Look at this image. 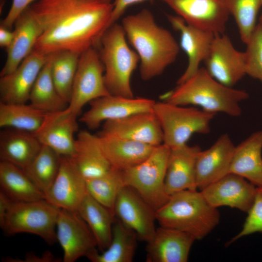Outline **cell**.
Here are the masks:
<instances>
[{"mask_svg":"<svg viewBox=\"0 0 262 262\" xmlns=\"http://www.w3.org/2000/svg\"><path fill=\"white\" fill-rule=\"evenodd\" d=\"M29 7L42 29L34 49L48 55L63 50L81 54L98 46L113 5L103 0H38Z\"/></svg>","mask_w":262,"mask_h":262,"instance_id":"cell-1","label":"cell"},{"mask_svg":"<svg viewBox=\"0 0 262 262\" xmlns=\"http://www.w3.org/2000/svg\"><path fill=\"white\" fill-rule=\"evenodd\" d=\"M121 25L127 39L139 57L143 80L159 76L176 60L179 45L168 30L157 24L149 10L144 9L126 16Z\"/></svg>","mask_w":262,"mask_h":262,"instance_id":"cell-2","label":"cell"},{"mask_svg":"<svg viewBox=\"0 0 262 262\" xmlns=\"http://www.w3.org/2000/svg\"><path fill=\"white\" fill-rule=\"evenodd\" d=\"M249 97L245 90L229 87L212 77L204 67L170 91L164 101L182 106L193 105L207 112L241 115V102Z\"/></svg>","mask_w":262,"mask_h":262,"instance_id":"cell-3","label":"cell"},{"mask_svg":"<svg viewBox=\"0 0 262 262\" xmlns=\"http://www.w3.org/2000/svg\"><path fill=\"white\" fill-rule=\"evenodd\" d=\"M155 214L160 226L186 232L196 240L207 236L220 221L217 208L197 190H183L171 195Z\"/></svg>","mask_w":262,"mask_h":262,"instance_id":"cell-4","label":"cell"},{"mask_svg":"<svg viewBox=\"0 0 262 262\" xmlns=\"http://www.w3.org/2000/svg\"><path fill=\"white\" fill-rule=\"evenodd\" d=\"M99 45V54L104 67V82L109 93L134 97L131 77L140 59L137 52L129 47L122 25L116 22L106 30Z\"/></svg>","mask_w":262,"mask_h":262,"instance_id":"cell-5","label":"cell"},{"mask_svg":"<svg viewBox=\"0 0 262 262\" xmlns=\"http://www.w3.org/2000/svg\"><path fill=\"white\" fill-rule=\"evenodd\" d=\"M153 111L162 128L163 144L170 148L187 144L195 133H208L211 123L216 115L200 108L165 101L156 102Z\"/></svg>","mask_w":262,"mask_h":262,"instance_id":"cell-6","label":"cell"},{"mask_svg":"<svg viewBox=\"0 0 262 262\" xmlns=\"http://www.w3.org/2000/svg\"><path fill=\"white\" fill-rule=\"evenodd\" d=\"M170 150V148L164 144L156 146L143 162L122 171L126 186L135 190L155 211L170 197L165 186Z\"/></svg>","mask_w":262,"mask_h":262,"instance_id":"cell-7","label":"cell"},{"mask_svg":"<svg viewBox=\"0 0 262 262\" xmlns=\"http://www.w3.org/2000/svg\"><path fill=\"white\" fill-rule=\"evenodd\" d=\"M60 210L45 199L13 201L1 229L9 235L35 234L52 245L57 241L56 223Z\"/></svg>","mask_w":262,"mask_h":262,"instance_id":"cell-8","label":"cell"},{"mask_svg":"<svg viewBox=\"0 0 262 262\" xmlns=\"http://www.w3.org/2000/svg\"><path fill=\"white\" fill-rule=\"evenodd\" d=\"M104 67L95 47L80 55L68 107L78 116L82 107L91 101L111 95L105 85Z\"/></svg>","mask_w":262,"mask_h":262,"instance_id":"cell-9","label":"cell"},{"mask_svg":"<svg viewBox=\"0 0 262 262\" xmlns=\"http://www.w3.org/2000/svg\"><path fill=\"white\" fill-rule=\"evenodd\" d=\"M56 238L64 252V262L89 258L97 250L96 240L87 224L76 211L60 209Z\"/></svg>","mask_w":262,"mask_h":262,"instance_id":"cell-10","label":"cell"},{"mask_svg":"<svg viewBox=\"0 0 262 262\" xmlns=\"http://www.w3.org/2000/svg\"><path fill=\"white\" fill-rule=\"evenodd\" d=\"M203 62L208 73L227 86L233 87L246 75L245 52L237 50L224 33L215 35Z\"/></svg>","mask_w":262,"mask_h":262,"instance_id":"cell-11","label":"cell"},{"mask_svg":"<svg viewBox=\"0 0 262 262\" xmlns=\"http://www.w3.org/2000/svg\"><path fill=\"white\" fill-rule=\"evenodd\" d=\"M115 216L133 230L140 240L147 243L153 237L156 211L133 189L124 186L115 201Z\"/></svg>","mask_w":262,"mask_h":262,"instance_id":"cell-12","label":"cell"},{"mask_svg":"<svg viewBox=\"0 0 262 262\" xmlns=\"http://www.w3.org/2000/svg\"><path fill=\"white\" fill-rule=\"evenodd\" d=\"M188 24L223 34L230 15L222 0H159Z\"/></svg>","mask_w":262,"mask_h":262,"instance_id":"cell-13","label":"cell"},{"mask_svg":"<svg viewBox=\"0 0 262 262\" xmlns=\"http://www.w3.org/2000/svg\"><path fill=\"white\" fill-rule=\"evenodd\" d=\"M156 101L146 98H129L110 95L90 102V108L80 118L90 130L103 122L122 118L131 115L153 111Z\"/></svg>","mask_w":262,"mask_h":262,"instance_id":"cell-14","label":"cell"},{"mask_svg":"<svg viewBox=\"0 0 262 262\" xmlns=\"http://www.w3.org/2000/svg\"><path fill=\"white\" fill-rule=\"evenodd\" d=\"M77 116L68 107L47 113L39 128L33 133L42 145L61 156L71 157L74 150V134L78 130Z\"/></svg>","mask_w":262,"mask_h":262,"instance_id":"cell-15","label":"cell"},{"mask_svg":"<svg viewBox=\"0 0 262 262\" xmlns=\"http://www.w3.org/2000/svg\"><path fill=\"white\" fill-rule=\"evenodd\" d=\"M86 180L70 157L61 156L59 172L45 199L59 209L76 211L87 194Z\"/></svg>","mask_w":262,"mask_h":262,"instance_id":"cell-16","label":"cell"},{"mask_svg":"<svg viewBox=\"0 0 262 262\" xmlns=\"http://www.w3.org/2000/svg\"><path fill=\"white\" fill-rule=\"evenodd\" d=\"M200 191L214 208L228 206L247 213L254 202L257 187L245 178L229 173Z\"/></svg>","mask_w":262,"mask_h":262,"instance_id":"cell-17","label":"cell"},{"mask_svg":"<svg viewBox=\"0 0 262 262\" xmlns=\"http://www.w3.org/2000/svg\"><path fill=\"white\" fill-rule=\"evenodd\" d=\"M100 133L157 146L163 143L159 121L153 111L104 122Z\"/></svg>","mask_w":262,"mask_h":262,"instance_id":"cell-18","label":"cell"},{"mask_svg":"<svg viewBox=\"0 0 262 262\" xmlns=\"http://www.w3.org/2000/svg\"><path fill=\"white\" fill-rule=\"evenodd\" d=\"M48 55L35 49L12 73L0 78V101L26 103Z\"/></svg>","mask_w":262,"mask_h":262,"instance_id":"cell-19","label":"cell"},{"mask_svg":"<svg viewBox=\"0 0 262 262\" xmlns=\"http://www.w3.org/2000/svg\"><path fill=\"white\" fill-rule=\"evenodd\" d=\"M167 18L173 28L180 34V46L188 57V64L178 79L180 84L193 76L207 58L216 34L187 24L178 15H168Z\"/></svg>","mask_w":262,"mask_h":262,"instance_id":"cell-20","label":"cell"},{"mask_svg":"<svg viewBox=\"0 0 262 262\" xmlns=\"http://www.w3.org/2000/svg\"><path fill=\"white\" fill-rule=\"evenodd\" d=\"M235 147L225 133L209 148L200 150L196 163L197 189L202 190L229 173Z\"/></svg>","mask_w":262,"mask_h":262,"instance_id":"cell-21","label":"cell"},{"mask_svg":"<svg viewBox=\"0 0 262 262\" xmlns=\"http://www.w3.org/2000/svg\"><path fill=\"white\" fill-rule=\"evenodd\" d=\"M198 146H183L170 148L165 178L167 193L171 195L183 190H197L196 163L201 150Z\"/></svg>","mask_w":262,"mask_h":262,"instance_id":"cell-22","label":"cell"},{"mask_svg":"<svg viewBox=\"0 0 262 262\" xmlns=\"http://www.w3.org/2000/svg\"><path fill=\"white\" fill-rule=\"evenodd\" d=\"M196 240L186 232L160 226L147 243L146 262H186Z\"/></svg>","mask_w":262,"mask_h":262,"instance_id":"cell-23","label":"cell"},{"mask_svg":"<svg viewBox=\"0 0 262 262\" xmlns=\"http://www.w3.org/2000/svg\"><path fill=\"white\" fill-rule=\"evenodd\" d=\"M14 37L6 49L7 58L0 76L13 72L33 50L42 29L29 6L19 16L15 23Z\"/></svg>","mask_w":262,"mask_h":262,"instance_id":"cell-24","label":"cell"},{"mask_svg":"<svg viewBox=\"0 0 262 262\" xmlns=\"http://www.w3.org/2000/svg\"><path fill=\"white\" fill-rule=\"evenodd\" d=\"M70 157L85 180L99 177L112 168L98 135L86 130L80 131L77 134L74 153Z\"/></svg>","mask_w":262,"mask_h":262,"instance_id":"cell-25","label":"cell"},{"mask_svg":"<svg viewBox=\"0 0 262 262\" xmlns=\"http://www.w3.org/2000/svg\"><path fill=\"white\" fill-rule=\"evenodd\" d=\"M262 130L253 132L235 147L229 173L262 187Z\"/></svg>","mask_w":262,"mask_h":262,"instance_id":"cell-26","label":"cell"},{"mask_svg":"<svg viewBox=\"0 0 262 262\" xmlns=\"http://www.w3.org/2000/svg\"><path fill=\"white\" fill-rule=\"evenodd\" d=\"M100 144L112 167L123 171L147 159L156 146L99 132Z\"/></svg>","mask_w":262,"mask_h":262,"instance_id":"cell-27","label":"cell"},{"mask_svg":"<svg viewBox=\"0 0 262 262\" xmlns=\"http://www.w3.org/2000/svg\"><path fill=\"white\" fill-rule=\"evenodd\" d=\"M42 144L34 134L13 129L0 134V159L25 171L35 159Z\"/></svg>","mask_w":262,"mask_h":262,"instance_id":"cell-28","label":"cell"},{"mask_svg":"<svg viewBox=\"0 0 262 262\" xmlns=\"http://www.w3.org/2000/svg\"><path fill=\"white\" fill-rule=\"evenodd\" d=\"M77 212L92 232L99 249L103 251L110 245L115 221V214L88 193Z\"/></svg>","mask_w":262,"mask_h":262,"instance_id":"cell-29","label":"cell"},{"mask_svg":"<svg viewBox=\"0 0 262 262\" xmlns=\"http://www.w3.org/2000/svg\"><path fill=\"white\" fill-rule=\"evenodd\" d=\"M0 190L14 202H28L45 199V194L25 172L9 163L0 162Z\"/></svg>","mask_w":262,"mask_h":262,"instance_id":"cell-30","label":"cell"},{"mask_svg":"<svg viewBox=\"0 0 262 262\" xmlns=\"http://www.w3.org/2000/svg\"><path fill=\"white\" fill-rule=\"evenodd\" d=\"M51 55L41 69L31 91L29 101L34 107L46 113L64 110L68 103L59 93L51 75Z\"/></svg>","mask_w":262,"mask_h":262,"instance_id":"cell-31","label":"cell"},{"mask_svg":"<svg viewBox=\"0 0 262 262\" xmlns=\"http://www.w3.org/2000/svg\"><path fill=\"white\" fill-rule=\"evenodd\" d=\"M138 239L133 230L117 219L114 223L112 238L109 246L100 253L97 251L88 259L93 262H131Z\"/></svg>","mask_w":262,"mask_h":262,"instance_id":"cell-32","label":"cell"},{"mask_svg":"<svg viewBox=\"0 0 262 262\" xmlns=\"http://www.w3.org/2000/svg\"><path fill=\"white\" fill-rule=\"evenodd\" d=\"M46 114L31 104L0 101V127L33 133L41 125Z\"/></svg>","mask_w":262,"mask_h":262,"instance_id":"cell-33","label":"cell"},{"mask_svg":"<svg viewBox=\"0 0 262 262\" xmlns=\"http://www.w3.org/2000/svg\"><path fill=\"white\" fill-rule=\"evenodd\" d=\"M51 75L62 97L69 104L81 54L63 50L51 53Z\"/></svg>","mask_w":262,"mask_h":262,"instance_id":"cell-34","label":"cell"},{"mask_svg":"<svg viewBox=\"0 0 262 262\" xmlns=\"http://www.w3.org/2000/svg\"><path fill=\"white\" fill-rule=\"evenodd\" d=\"M61 156L50 147H42L30 166L24 171L33 183L45 194L57 177Z\"/></svg>","mask_w":262,"mask_h":262,"instance_id":"cell-35","label":"cell"},{"mask_svg":"<svg viewBox=\"0 0 262 262\" xmlns=\"http://www.w3.org/2000/svg\"><path fill=\"white\" fill-rule=\"evenodd\" d=\"M86 183L88 194L114 213L116 198L126 186L123 171L112 167L99 177L86 180Z\"/></svg>","mask_w":262,"mask_h":262,"instance_id":"cell-36","label":"cell"},{"mask_svg":"<svg viewBox=\"0 0 262 262\" xmlns=\"http://www.w3.org/2000/svg\"><path fill=\"white\" fill-rule=\"evenodd\" d=\"M238 28L242 41L246 44L250 39L256 26L262 0H222Z\"/></svg>","mask_w":262,"mask_h":262,"instance_id":"cell-37","label":"cell"},{"mask_svg":"<svg viewBox=\"0 0 262 262\" xmlns=\"http://www.w3.org/2000/svg\"><path fill=\"white\" fill-rule=\"evenodd\" d=\"M246 75L262 82V25L258 24L246 44Z\"/></svg>","mask_w":262,"mask_h":262,"instance_id":"cell-38","label":"cell"},{"mask_svg":"<svg viewBox=\"0 0 262 262\" xmlns=\"http://www.w3.org/2000/svg\"><path fill=\"white\" fill-rule=\"evenodd\" d=\"M247 213L248 215L241 230L227 242V246L243 237L254 233L262 234V187H257L254 202Z\"/></svg>","mask_w":262,"mask_h":262,"instance_id":"cell-39","label":"cell"},{"mask_svg":"<svg viewBox=\"0 0 262 262\" xmlns=\"http://www.w3.org/2000/svg\"><path fill=\"white\" fill-rule=\"evenodd\" d=\"M38 0H13L11 7L0 26L11 29L19 16L30 5Z\"/></svg>","mask_w":262,"mask_h":262,"instance_id":"cell-40","label":"cell"},{"mask_svg":"<svg viewBox=\"0 0 262 262\" xmlns=\"http://www.w3.org/2000/svg\"><path fill=\"white\" fill-rule=\"evenodd\" d=\"M145 0H115L113 3V8L107 29L117 22V21L130 6Z\"/></svg>","mask_w":262,"mask_h":262,"instance_id":"cell-41","label":"cell"},{"mask_svg":"<svg viewBox=\"0 0 262 262\" xmlns=\"http://www.w3.org/2000/svg\"><path fill=\"white\" fill-rule=\"evenodd\" d=\"M13 201L3 191H0V226L3 227L5 218Z\"/></svg>","mask_w":262,"mask_h":262,"instance_id":"cell-42","label":"cell"},{"mask_svg":"<svg viewBox=\"0 0 262 262\" xmlns=\"http://www.w3.org/2000/svg\"><path fill=\"white\" fill-rule=\"evenodd\" d=\"M14 37V32L2 26L0 27V46L7 49L11 44Z\"/></svg>","mask_w":262,"mask_h":262,"instance_id":"cell-43","label":"cell"},{"mask_svg":"<svg viewBox=\"0 0 262 262\" xmlns=\"http://www.w3.org/2000/svg\"><path fill=\"white\" fill-rule=\"evenodd\" d=\"M259 20H260L259 23L262 25V14H261V15L260 16Z\"/></svg>","mask_w":262,"mask_h":262,"instance_id":"cell-44","label":"cell"},{"mask_svg":"<svg viewBox=\"0 0 262 262\" xmlns=\"http://www.w3.org/2000/svg\"><path fill=\"white\" fill-rule=\"evenodd\" d=\"M107 2H112V0H103Z\"/></svg>","mask_w":262,"mask_h":262,"instance_id":"cell-45","label":"cell"},{"mask_svg":"<svg viewBox=\"0 0 262 262\" xmlns=\"http://www.w3.org/2000/svg\"></svg>","mask_w":262,"mask_h":262,"instance_id":"cell-46","label":"cell"}]
</instances>
